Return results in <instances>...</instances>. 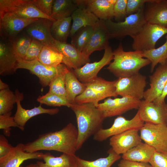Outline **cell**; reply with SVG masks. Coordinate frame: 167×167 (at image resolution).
<instances>
[{"instance_id":"4dcf8cb0","label":"cell","mask_w":167,"mask_h":167,"mask_svg":"<svg viewBox=\"0 0 167 167\" xmlns=\"http://www.w3.org/2000/svg\"><path fill=\"white\" fill-rule=\"evenodd\" d=\"M72 20L71 16L55 20L52 22L50 31L54 39L62 42H66L70 36Z\"/></svg>"},{"instance_id":"681fc988","label":"cell","mask_w":167,"mask_h":167,"mask_svg":"<svg viewBox=\"0 0 167 167\" xmlns=\"http://www.w3.org/2000/svg\"><path fill=\"white\" fill-rule=\"evenodd\" d=\"M9 88V85L2 81L0 79V90H4Z\"/></svg>"},{"instance_id":"7a4b0ae2","label":"cell","mask_w":167,"mask_h":167,"mask_svg":"<svg viewBox=\"0 0 167 167\" xmlns=\"http://www.w3.org/2000/svg\"><path fill=\"white\" fill-rule=\"evenodd\" d=\"M70 108L76 117L78 131L77 150L80 149L85 142L102 128L105 118L102 112L91 103H74Z\"/></svg>"},{"instance_id":"ac0fdd59","label":"cell","mask_w":167,"mask_h":167,"mask_svg":"<svg viewBox=\"0 0 167 167\" xmlns=\"http://www.w3.org/2000/svg\"><path fill=\"white\" fill-rule=\"evenodd\" d=\"M109 33L105 21L100 19L94 27L93 31L90 39L82 52L86 57L89 58L90 55L96 51L105 49L109 45Z\"/></svg>"},{"instance_id":"b9f144b4","label":"cell","mask_w":167,"mask_h":167,"mask_svg":"<svg viewBox=\"0 0 167 167\" xmlns=\"http://www.w3.org/2000/svg\"><path fill=\"white\" fill-rule=\"evenodd\" d=\"M127 0H117L113 10V16L118 20L124 19L127 16L126 6Z\"/></svg>"},{"instance_id":"d590c367","label":"cell","mask_w":167,"mask_h":167,"mask_svg":"<svg viewBox=\"0 0 167 167\" xmlns=\"http://www.w3.org/2000/svg\"><path fill=\"white\" fill-rule=\"evenodd\" d=\"M68 69V68L66 66L63 70L51 81L49 86V92L67 99L65 86V76Z\"/></svg>"},{"instance_id":"c3c4849f","label":"cell","mask_w":167,"mask_h":167,"mask_svg":"<svg viewBox=\"0 0 167 167\" xmlns=\"http://www.w3.org/2000/svg\"><path fill=\"white\" fill-rule=\"evenodd\" d=\"M167 96V82L166 83L159 96L152 102L154 103L160 105L165 102V99Z\"/></svg>"},{"instance_id":"5b68a950","label":"cell","mask_w":167,"mask_h":167,"mask_svg":"<svg viewBox=\"0 0 167 167\" xmlns=\"http://www.w3.org/2000/svg\"><path fill=\"white\" fill-rule=\"evenodd\" d=\"M98 77L93 80L86 84V88L81 94L75 98L77 104L91 103L97 107L99 102L104 99L118 96L115 93V83Z\"/></svg>"},{"instance_id":"8fae6325","label":"cell","mask_w":167,"mask_h":167,"mask_svg":"<svg viewBox=\"0 0 167 167\" xmlns=\"http://www.w3.org/2000/svg\"><path fill=\"white\" fill-rule=\"evenodd\" d=\"M144 122L140 119L138 112L131 119L127 120L124 117L119 116L114 120L112 126L107 129L101 128L93 137L94 139L98 142H102L109 137L121 133L132 129L139 130Z\"/></svg>"},{"instance_id":"d6986e66","label":"cell","mask_w":167,"mask_h":167,"mask_svg":"<svg viewBox=\"0 0 167 167\" xmlns=\"http://www.w3.org/2000/svg\"><path fill=\"white\" fill-rule=\"evenodd\" d=\"M19 57L11 41L2 38L0 41V75L5 76L15 73Z\"/></svg>"},{"instance_id":"ee69618b","label":"cell","mask_w":167,"mask_h":167,"mask_svg":"<svg viewBox=\"0 0 167 167\" xmlns=\"http://www.w3.org/2000/svg\"><path fill=\"white\" fill-rule=\"evenodd\" d=\"M154 0H127L126 6L127 15L135 13L144 6L146 3L152 2Z\"/></svg>"},{"instance_id":"83f0119b","label":"cell","mask_w":167,"mask_h":167,"mask_svg":"<svg viewBox=\"0 0 167 167\" xmlns=\"http://www.w3.org/2000/svg\"><path fill=\"white\" fill-rule=\"evenodd\" d=\"M156 151L152 147L141 142L122 154V157L128 161L149 163Z\"/></svg>"},{"instance_id":"52a82bcc","label":"cell","mask_w":167,"mask_h":167,"mask_svg":"<svg viewBox=\"0 0 167 167\" xmlns=\"http://www.w3.org/2000/svg\"><path fill=\"white\" fill-rule=\"evenodd\" d=\"M146 77L140 73L118 78L115 80V87L117 95L130 97L140 100L143 98L147 85Z\"/></svg>"},{"instance_id":"5bb4252c","label":"cell","mask_w":167,"mask_h":167,"mask_svg":"<svg viewBox=\"0 0 167 167\" xmlns=\"http://www.w3.org/2000/svg\"><path fill=\"white\" fill-rule=\"evenodd\" d=\"M138 109L139 117L144 122L167 124V104L165 102L158 105L141 100Z\"/></svg>"},{"instance_id":"74e56055","label":"cell","mask_w":167,"mask_h":167,"mask_svg":"<svg viewBox=\"0 0 167 167\" xmlns=\"http://www.w3.org/2000/svg\"><path fill=\"white\" fill-rule=\"evenodd\" d=\"M32 39L27 34H22L18 35L13 40L10 41L18 56L23 59L26 54Z\"/></svg>"},{"instance_id":"ab89813d","label":"cell","mask_w":167,"mask_h":167,"mask_svg":"<svg viewBox=\"0 0 167 167\" xmlns=\"http://www.w3.org/2000/svg\"><path fill=\"white\" fill-rule=\"evenodd\" d=\"M12 112L0 115V129L3 130V134L7 137L10 135L11 127H17L22 131V128L15 121L14 117L11 116Z\"/></svg>"},{"instance_id":"f6af8a7d","label":"cell","mask_w":167,"mask_h":167,"mask_svg":"<svg viewBox=\"0 0 167 167\" xmlns=\"http://www.w3.org/2000/svg\"><path fill=\"white\" fill-rule=\"evenodd\" d=\"M149 163L152 167H167V150L162 152L156 151Z\"/></svg>"},{"instance_id":"30bf717a","label":"cell","mask_w":167,"mask_h":167,"mask_svg":"<svg viewBox=\"0 0 167 167\" xmlns=\"http://www.w3.org/2000/svg\"><path fill=\"white\" fill-rule=\"evenodd\" d=\"M139 131L142 140L156 151L167 150V124L145 123Z\"/></svg>"},{"instance_id":"277c9868","label":"cell","mask_w":167,"mask_h":167,"mask_svg":"<svg viewBox=\"0 0 167 167\" xmlns=\"http://www.w3.org/2000/svg\"><path fill=\"white\" fill-rule=\"evenodd\" d=\"M105 21L110 39L120 40L127 36L132 38L147 23L144 6L137 12L127 16L123 21L115 22L110 19Z\"/></svg>"},{"instance_id":"1f68e13d","label":"cell","mask_w":167,"mask_h":167,"mask_svg":"<svg viewBox=\"0 0 167 167\" xmlns=\"http://www.w3.org/2000/svg\"><path fill=\"white\" fill-rule=\"evenodd\" d=\"M78 7L74 0H54L50 17L55 20L71 16Z\"/></svg>"},{"instance_id":"ba28073f","label":"cell","mask_w":167,"mask_h":167,"mask_svg":"<svg viewBox=\"0 0 167 167\" xmlns=\"http://www.w3.org/2000/svg\"><path fill=\"white\" fill-rule=\"evenodd\" d=\"M166 34L167 28L147 23L132 38V48L142 51L155 49L157 41Z\"/></svg>"},{"instance_id":"f546056e","label":"cell","mask_w":167,"mask_h":167,"mask_svg":"<svg viewBox=\"0 0 167 167\" xmlns=\"http://www.w3.org/2000/svg\"><path fill=\"white\" fill-rule=\"evenodd\" d=\"M108 156L94 161H89L83 159L76 156L77 167H111L116 161L120 159L121 156L110 148L108 151Z\"/></svg>"},{"instance_id":"2e32d148","label":"cell","mask_w":167,"mask_h":167,"mask_svg":"<svg viewBox=\"0 0 167 167\" xmlns=\"http://www.w3.org/2000/svg\"><path fill=\"white\" fill-rule=\"evenodd\" d=\"M54 46L63 56V63L68 68H79L90 62L89 58L84 56L71 44L56 40Z\"/></svg>"},{"instance_id":"f1b7e54d","label":"cell","mask_w":167,"mask_h":167,"mask_svg":"<svg viewBox=\"0 0 167 167\" xmlns=\"http://www.w3.org/2000/svg\"><path fill=\"white\" fill-rule=\"evenodd\" d=\"M76 156L62 153L59 156L55 157L49 152L44 154V162L38 161L36 163L40 167H77Z\"/></svg>"},{"instance_id":"836d02e7","label":"cell","mask_w":167,"mask_h":167,"mask_svg":"<svg viewBox=\"0 0 167 167\" xmlns=\"http://www.w3.org/2000/svg\"><path fill=\"white\" fill-rule=\"evenodd\" d=\"M43 64L49 67H55L63 63V56L56 49L44 45L38 57Z\"/></svg>"},{"instance_id":"484cf974","label":"cell","mask_w":167,"mask_h":167,"mask_svg":"<svg viewBox=\"0 0 167 167\" xmlns=\"http://www.w3.org/2000/svg\"><path fill=\"white\" fill-rule=\"evenodd\" d=\"M73 20L70 36L71 37L78 30L85 26L94 27L100 20L88 9L82 6H79L72 14Z\"/></svg>"},{"instance_id":"d4e9b609","label":"cell","mask_w":167,"mask_h":167,"mask_svg":"<svg viewBox=\"0 0 167 167\" xmlns=\"http://www.w3.org/2000/svg\"><path fill=\"white\" fill-rule=\"evenodd\" d=\"M148 3L149 6L144 11L147 23L167 28V0H154Z\"/></svg>"},{"instance_id":"7dc6e473","label":"cell","mask_w":167,"mask_h":167,"mask_svg":"<svg viewBox=\"0 0 167 167\" xmlns=\"http://www.w3.org/2000/svg\"><path fill=\"white\" fill-rule=\"evenodd\" d=\"M118 167H152L148 163L138 162L122 159L118 164Z\"/></svg>"},{"instance_id":"60d3db41","label":"cell","mask_w":167,"mask_h":167,"mask_svg":"<svg viewBox=\"0 0 167 167\" xmlns=\"http://www.w3.org/2000/svg\"><path fill=\"white\" fill-rule=\"evenodd\" d=\"M44 45L40 41L32 39L30 46L23 60L26 61H32L38 59L40 53Z\"/></svg>"},{"instance_id":"7c38bea8","label":"cell","mask_w":167,"mask_h":167,"mask_svg":"<svg viewBox=\"0 0 167 167\" xmlns=\"http://www.w3.org/2000/svg\"><path fill=\"white\" fill-rule=\"evenodd\" d=\"M141 100L130 97H122L105 99L97 107L101 110L105 118L120 116L133 109H138Z\"/></svg>"},{"instance_id":"3957f363","label":"cell","mask_w":167,"mask_h":167,"mask_svg":"<svg viewBox=\"0 0 167 167\" xmlns=\"http://www.w3.org/2000/svg\"><path fill=\"white\" fill-rule=\"evenodd\" d=\"M113 53V61L106 69L118 78L137 74L142 68L151 63L148 59L143 57V51H125L121 42Z\"/></svg>"},{"instance_id":"8d00e7d4","label":"cell","mask_w":167,"mask_h":167,"mask_svg":"<svg viewBox=\"0 0 167 167\" xmlns=\"http://www.w3.org/2000/svg\"><path fill=\"white\" fill-rule=\"evenodd\" d=\"M16 101L15 93L9 88L0 90V115L11 112Z\"/></svg>"},{"instance_id":"cb8c5ba5","label":"cell","mask_w":167,"mask_h":167,"mask_svg":"<svg viewBox=\"0 0 167 167\" xmlns=\"http://www.w3.org/2000/svg\"><path fill=\"white\" fill-rule=\"evenodd\" d=\"M150 87L145 91L143 98L152 102L160 94L167 82V65H160L153 74L149 76Z\"/></svg>"},{"instance_id":"7402d4cb","label":"cell","mask_w":167,"mask_h":167,"mask_svg":"<svg viewBox=\"0 0 167 167\" xmlns=\"http://www.w3.org/2000/svg\"><path fill=\"white\" fill-rule=\"evenodd\" d=\"M138 129L128 130L113 136L109 139V144L117 154H123L142 142Z\"/></svg>"},{"instance_id":"4fadbf2b","label":"cell","mask_w":167,"mask_h":167,"mask_svg":"<svg viewBox=\"0 0 167 167\" xmlns=\"http://www.w3.org/2000/svg\"><path fill=\"white\" fill-rule=\"evenodd\" d=\"M104 55L98 62H88L82 67L75 70L74 72L79 80L84 84L96 79L99 71L105 66L109 65L113 59V53L109 45L104 49Z\"/></svg>"},{"instance_id":"4316f807","label":"cell","mask_w":167,"mask_h":167,"mask_svg":"<svg viewBox=\"0 0 167 167\" xmlns=\"http://www.w3.org/2000/svg\"><path fill=\"white\" fill-rule=\"evenodd\" d=\"M65 86L67 99L72 104L75 103L76 98L84 91L86 84L80 81L73 69L68 68L65 74Z\"/></svg>"},{"instance_id":"e575fe53","label":"cell","mask_w":167,"mask_h":167,"mask_svg":"<svg viewBox=\"0 0 167 167\" xmlns=\"http://www.w3.org/2000/svg\"><path fill=\"white\" fill-rule=\"evenodd\" d=\"M93 30L94 27L90 26L80 28L71 37V44L82 53L88 43Z\"/></svg>"},{"instance_id":"7bdbcfd3","label":"cell","mask_w":167,"mask_h":167,"mask_svg":"<svg viewBox=\"0 0 167 167\" xmlns=\"http://www.w3.org/2000/svg\"><path fill=\"white\" fill-rule=\"evenodd\" d=\"M54 0H32L33 5L42 13L50 17Z\"/></svg>"},{"instance_id":"8992f818","label":"cell","mask_w":167,"mask_h":167,"mask_svg":"<svg viewBox=\"0 0 167 167\" xmlns=\"http://www.w3.org/2000/svg\"><path fill=\"white\" fill-rule=\"evenodd\" d=\"M5 16L20 18H45L55 21L36 7L32 0H0V17Z\"/></svg>"},{"instance_id":"bcb514c9","label":"cell","mask_w":167,"mask_h":167,"mask_svg":"<svg viewBox=\"0 0 167 167\" xmlns=\"http://www.w3.org/2000/svg\"><path fill=\"white\" fill-rule=\"evenodd\" d=\"M14 147L10 144L5 136L0 135V158L7 155Z\"/></svg>"},{"instance_id":"603a6c76","label":"cell","mask_w":167,"mask_h":167,"mask_svg":"<svg viewBox=\"0 0 167 167\" xmlns=\"http://www.w3.org/2000/svg\"><path fill=\"white\" fill-rule=\"evenodd\" d=\"M79 6H83L99 19L106 21L113 17V7L117 0H74Z\"/></svg>"},{"instance_id":"ffe728a7","label":"cell","mask_w":167,"mask_h":167,"mask_svg":"<svg viewBox=\"0 0 167 167\" xmlns=\"http://www.w3.org/2000/svg\"><path fill=\"white\" fill-rule=\"evenodd\" d=\"M24 145L22 143H18L7 155L0 158V167H20L27 160L43 159L44 153L38 151L26 152L24 150Z\"/></svg>"},{"instance_id":"9a60e30c","label":"cell","mask_w":167,"mask_h":167,"mask_svg":"<svg viewBox=\"0 0 167 167\" xmlns=\"http://www.w3.org/2000/svg\"><path fill=\"white\" fill-rule=\"evenodd\" d=\"M39 18H20L5 16L0 17V34L2 39L11 41L24 28Z\"/></svg>"},{"instance_id":"9c48e42d","label":"cell","mask_w":167,"mask_h":167,"mask_svg":"<svg viewBox=\"0 0 167 167\" xmlns=\"http://www.w3.org/2000/svg\"><path fill=\"white\" fill-rule=\"evenodd\" d=\"M18 61L17 69H24L29 70L38 77L40 83L43 87L49 86L53 79L66 66L64 64L61 63L57 66L49 67L43 64L38 59L26 61L20 57Z\"/></svg>"},{"instance_id":"f35d334b","label":"cell","mask_w":167,"mask_h":167,"mask_svg":"<svg viewBox=\"0 0 167 167\" xmlns=\"http://www.w3.org/2000/svg\"><path fill=\"white\" fill-rule=\"evenodd\" d=\"M37 101L41 104L50 106H66L70 108L71 105L66 98L49 92L45 95L39 96Z\"/></svg>"},{"instance_id":"6da1fadb","label":"cell","mask_w":167,"mask_h":167,"mask_svg":"<svg viewBox=\"0 0 167 167\" xmlns=\"http://www.w3.org/2000/svg\"><path fill=\"white\" fill-rule=\"evenodd\" d=\"M78 138L77 128L69 123L62 129L39 135L35 140L24 144V150L35 152L55 151L75 156Z\"/></svg>"},{"instance_id":"f907efd6","label":"cell","mask_w":167,"mask_h":167,"mask_svg":"<svg viewBox=\"0 0 167 167\" xmlns=\"http://www.w3.org/2000/svg\"><path fill=\"white\" fill-rule=\"evenodd\" d=\"M20 167H40L37 165V164L36 163L35 164H31L25 166H20Z\"/></svg>"},{"instance_id":"d6a6232c","label":"cell","mask_w":167,"mask_h":167,"mask_svg":"<svg viewBox=\"0 0 167 167\" xmlns=\"http://www.w3.org/2000/svg\"><path fill=\"white\" fill-rule=\"evenodd\" d=\"M164 43L157 48L143 51V56L151 62L150 71L153 72L155 66L158 63L161 65L166 64L167 59V35Z\"/></svg>"},{"instance_id":"44dd1931","label":"cell","mask_w":167,"mask_h":167,"mask_svg":"<svg viewBox=\"0 0 167 167\" xmlns=\"http://www.w3.org/2000/svg\"><path fill=\"white\" fill-rule=\"evenodd\" d=\"M53 22L48 19L39 18L25 28L27 34L32 39L40 41L45 45L54 48L55 39L50 31Z\"/></svg>"},{"instance_id":"816d5d0a","label":"cell","mask_w":167,"mask_h":167,"mask_svg":"<svg viewBox=\"0 0 167 167\" xmlns=\"http://www.w3.org/2000/svg\"><path fill=\"white\" fill-rule=\"evenodd\" d=\"M166 64L167 65V60H166Z\"/></svg>"},{"instance_id":"e0dca14e","label":"cell","mask_w":167,"mask_h":167,"mask_svg":"<svg viewBox=\"0 0 167 167\" xmlns=\"http://www.w3.org/2000/svg\"><path fill=\"white\" fill-rule=\"evenodd\" d=\"M15 93L16 96L17 109L14 117L15 121L22 128L23 131L26 123L32 118L42 114L54 115L57 114L59 111L58 108H44L42 107L41 104L31 109H24L21 104V101L24 98L23 94L20 92L18 89L15 90Z\"/></svg>"}]
</instances>
